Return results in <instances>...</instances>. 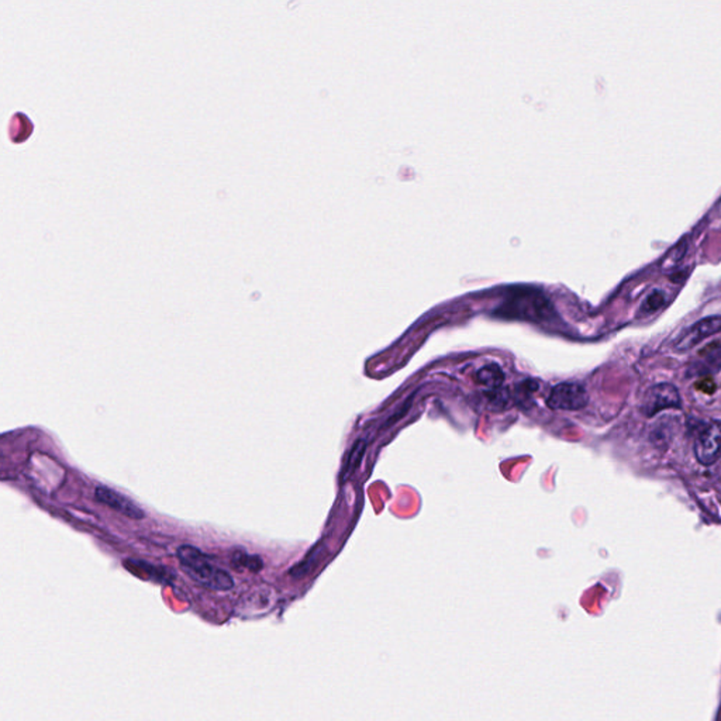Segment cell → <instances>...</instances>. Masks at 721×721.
I'll return each mask as SVG.
<instances>
[{
	"instance_id": "52a82bcc",
	"label": "cell",
	"mask_w": 721,
	"mask_h": 721,
	"mask_svg": "<svg viewBox=\"0 0 721 721\" xmlns=\"http://www.w3.org/2000/svg\"><path fill=\"white\" fill-rule=\"evenodd\" d=\"M94 497L99 503L113 509L114 511H117L129 519L141 520L146 517L144 511L137 504H134L130 499L124 497L123 494H120L119 492H116L107 486H97L96 492H94Z\"/></svg>"
},
{
	"instance_id": "30bf717a",
	"label": "cell",
	"mask_w": 721,
	"mask_h": 721,
	"mask_svg": "<svg viewBox=\"0 0 721 721\" xmlns=\"http://www.w3.org/2000/svg\"><path fill=\"white\" fill-rule=\"evenodd\" d=\"M665 300H666V298H665V293H663L662 291H658V289H656V291L651 292V293L645 298V300L642 302V315H644V316H646V315H652V313L658 312V310H659V309L665 305Z\"/></svg>"
},
{
	"instance_id": "8992f818",
	"label": "cell",
	"mask_w": 721,
	"mask_h": 721,
	"mask_svg": "<svg viewBox=\"0 0 721 721\" xmlns=\"http://www.w3.org/2000/svg\"><path fill=\"white\" fill-rule=\"evenodd\" d=\"M721 331V316H710L696 321L693 325L686 328L678 338L675 348L678 351H688L700 344L703 340Z\"/></svg>"
},
{
	"instance_id": "5b68a950",
	"label": "cell",
	"mask_w": 721,
	"mask_h": 721,
	"mask_svg": "<svg viewBox=\"0 0 721 721\" xmlns=\"http://www.w3.org/2000/svg\"><path fill=\"white\" fill-rule=\"evenodd\" d=\"M589 403V396L586 389L573 382H563L553 388L548 399L547 406L553 410H563V411H575L586 407Z\"/></svg>"
},
{
	"instance_id": "9c48e42d",
	"label": "cell",
	"mask_w": 721,
	"mask_h": 721,
	"mask_svg": "<svg viewBox=\"0 0 721 721\" xmlns=\"http://www.w3.org/2000/svg\"><path fill=\"white\" fill-rule=\"evenodd\" d=\"M365 450H367V443L364 440H358L354 447L351 448L348 457H347V461H345V465H344V475H342V479L347 478L348 475H351L357 468L358 465L361 464L362 461V457L365 454Z\"/></svg>"
},
{
	"instance_id": "7a4b0ae2",
	"label": "cell",
	"mask_w": 721,
	"mask_h": 721,
	"mask_svg": "<svg viewBox=\"0 0 721 721\" xmlns=\"http://www.w3.org/2000/svg\"><path fill=\"white\" fill-rule=\"evenodd\" d=\"M551 312L553 306L541 292L531 288H514L496 313L509 319L544 320Z\"/></svg>"
},
{
	"instance_id": "6da1fadb",
	"label": "cell",
	"mask_w": 721,
	"mask_h": 721,
	"mask_svg": "<svg viewBox=\"0 0 721 721\" xmlns=\"http://www.w3.org/2000/svg\"><path fill=\"white\" fill-rule=\"evenodd\" d=\"M176 554L185 572L197 583L213 590H230L234 586L230 573L213 565L196 547L182 546Z\"/></svg>"
},
{
	"instance_id": "ba28073f",
	"label": "cell",
	"mask_w": 721,
	"mask_h": 721,
	"mask_svg": "<svg viewBox=\"0 0 721 721\" xmlns=\"http://www.w3.org/2000/svg\"><path fill=\"white\" fill-rule=\"evenodd\" d=\"M503 381H504V374H503L502 368L496 364L484 365L477 372V382L481 386H484L487 391L502 388Z\"/></svg>"
},
{
	"instance_id": "277c9868",
	"label": "cell",
	"mask_w": 721,
	"mask_h": 721,
	"mask_svg": "<svg viewBox=\"0 0 721 721\" xmlns=\"http://www.w3.org/2000/svg\"><path fill=\"white\" fill-rule=\"evenodd\" d=\"M682 399L678 388L671 384H658L651 386L642 396L641 410L646 417L668 408H681Z\"/></svg>"
},
{
	"instance_id": "3957f363",
	"label": "cell",
	"mask_w": 721,
	"mask_h": 721,
	"mask_svg": "<svg viewBox=\"0 0 721 721\" xmlns=\"http://www.w3.org/2000/svg\"><path fill=\"white\" fill-rule=\"evenodd\" d=\"M695 455L696 460L710 467L721 458V421L713 420L702 427L695 440Z\"/></svg>"
},
{
	"instance_id": "8fae6325",
	"label": "cell",
	"mask_w": 721,
	"mask_h": 721,
	"mask_svg": "<svg viewBox=\"0 0 721 721\" xmlns=\"http://www.w3.org/2000/svg\"><path fill=\"white\" fill-rule=\"evenodd\" d=\"M489 403H490V407H494L499 410L507 408L510 404L509 391L504 388H497V389L489 391Z\"/></svg>"
}]
</instances>
